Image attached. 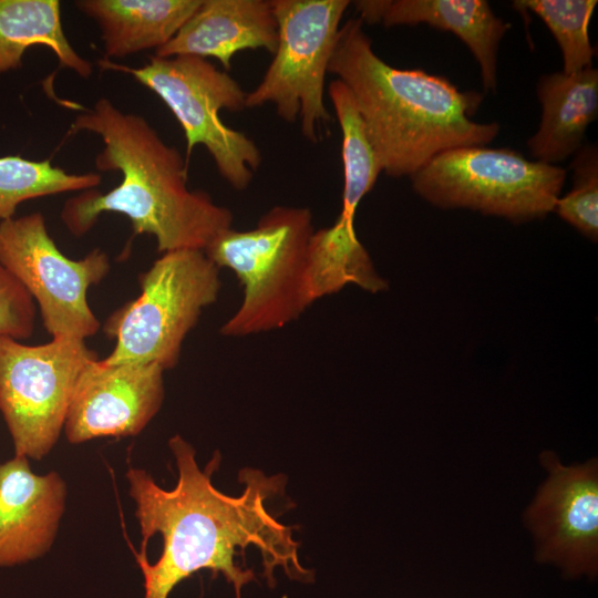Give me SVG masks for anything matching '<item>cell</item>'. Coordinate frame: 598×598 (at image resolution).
<instances>
[{"mask_svg": "<svg viewBox=\"0 0 598 598\" xmlns=\"http://www.w3.org/2000/svg\"><path fill=\"white\" fill-rule=\"evenodd\" d=\"M168 446L178 472L174 488H162L145 470L126 472L142 535L136 561L144 578V598H168L181 581L202 569L221 574L236 598H241L243 587L256 580L252 569L237 563L239 557L245 561L249 547L258 549L270 587L277 568L291 579H313V571L299 561V543L291 527L279 522L267 504L283 493V475L268 476L245 467L238 473L243 492L230 496L212 483L220 463L218 452L200 470L195 448L181 435H174Z\"/></svg>", "mask_w": 598, "mask_h": 598, "instance_id": "6da1fadb", "label": "cell"}, {"mask_svg": "<svg viewBox=\"0 0 598 598\" xmlns=\"http://www.w3.org/2000/svg\"><path fill=\"white\" fill-rule=\"evenodd\" d=\"M92 132L104 143L95 157L100 172L118 171L120 184L68 199L61 219L74 236L86 234L103 213L125 215L133 235H152L161 254L200 249L231 228L233 213L209 194L187 186V162L142 116L124 113L100 99L75 116L70 133Z\"/></svg>", "mask_w": 598, "mask_h": 598, "instance_id": "7a4b0ae2", "label": "cell"}, {"mask_svg": "<svg viewBox=\"0 0 598 598\" xmlns=\"http://www.w3.org/2000/svg\"><path fill=\"white\" fill-rule=\"evenodd\" d=\"M328 72L352 94L383 173L411 177L435 155L489 144L496 122L478 123L483 94L460 91L446 78L384 62L359 18L340 27Z\"/></svg>", "mask_w": 598, "mask_h": 598, "instance_id": "3957f363", "label": "cell"}, {"mask_svg": "<svg viewBox=\"0 0 598 598\" xmlns=\"http://www.w3.org/2000/svg\"><path fill=\"white\" fill-rule=\"evenodd\" d=\"M315 231L307 207L275 206L250 230L229 228L205 248L243 285V299L219 333L240 338L280 329L313 303L308 250Z\"/></svg>", "mask_w": 598, "mask_h": 598, "instance_id": "277c9868", "label": "cell"}, {"mask_svg": "<svg viewBox=\"0 0 598 598\" xmlns=\"http://www.w3.org/2000/svg\"><path fill=\"white\" fill-rule=\"evenodd\" d=\"M220 269L200 249L162 254L138 276L141 293L113 311L102 330L115 340L107 363L152 362L174 369L186 336L216 302Z\"/></svg>", "mask_w": 598, "mask_h": 598, "instance_id": "5b68a950", "label": "cell"}, {"mask_svg": "<svg viewBox=\"0 0 598 598\" xmlns=\"http://www.w3.org/2000/svg\"><path fill=\"white\" fill-rule=\"evenodd\" d=\"M410 178L414 192L435 207L472 209L518 224L554 212L566 171L512 148L475 145L435 155Z\"/></svg>", "mask_w": 598, "mask_h": 598, "instance_id": "8992f818", "label": "cell"}, {"mask_svg": "<svg viewBox=\"0 0 598 598\" xmlns=\"http://www.w3.org/2000/svg\"><path fill=\"white\" fill-rule=\"evenodd\" d=\"M104 69L131 74L152 90L171 110L186 138V162L194 147L203 145L219 175L236 190H245L261 163L256 143L226 125L221 110L246 109L247 93L226 71L195 55L150 56L140 68L100 61Z\"/></svg>", "mask_w": 598, "mask_h": 598, "instance_id": "52a82bcc", "label": "cell"}, {"mask_svg": "<svg viewBox=\"0 0 598 598\" xmlns=\"http://www.w3.org/2000/svg\"><path fill=\"white\" fill-rule=\"evenodd\" d=\"M278 44L262 80L246 97V109L272 104L287 123L317 143L332 116L324 103L326 75L348 0H270Z\"/></svg>", "mask_w": 598, "mask_h": 598, "instance_id": "ba28073f", "label": "cell"}, {"mask_svg": "<svg viewBox=\"0 0 598 598\" xmlns=\"http://www.w3.org/2000/svg\"><path fill=\"white\" fill-rule=\"evenodd\" d=\"M97 359L85 340L30 346L0 337V413L14 455L40 461L55 446L83 369Z\"/></svg>", "mask_w": 598, "mask_h": 598, "instance_id": "9c48e42d", "label": "cell"}, {"mask_svg": "<svg viewBox=\"0 0 598 598\" xmlns=\"http://www.w3.org/2000/svg\"><path fill=\"white\" fill-rule=\"evenodd\" d=\"M0 261L38 305L52 338L85 340L99 331L87 290L109 274L106 252L94 249L82 259L68 258L37 212L0 223Z\"/></svg>", "mask_w": 598, "mask_h": 598, "instance_id": "30bf717a", "label": "cell"}, {"mask_svg": "<svg viewBox=\"0 0 598 598\" xmlns=\"http://www.w3.org/2000/svg\"><path fill=\"white\" fill-rule=\"evenodd\" d=\"M546 477L523 514L535 559L566 578L598 575V461L565 465L551 451L540 454Z\"/></svg>", "mask_w": 598, "mask_h": 598, "instance_id": "8fae6325", "label": "cell"}, {"mask_svg": "<svg viewBox=\"0 0 598 598\" xmlns=\"http://www.w3.org/2000/svg\"><path fill=\"white\" fill-rule=\"evenodd\" d=\"M164 369L152 362L91 361L82 371L63 432L71 444L140 434L165 398Z\"/></svg>", "mask_w": 598, "mask_h": 598, "instance_id": "7c38bea8", "label": "cell"}, {"mask_svg": "<svg viewBox=\"0 0 598 598\" xmlns=\"http://www.w3.org/2000/svg\"><path fill=\"white\" fill-rule=\"evenodd\" d=\"M66 504V484L56 472L39 475L29 458L0 463V567L44 556L56 537Z\"/></svg>", "mask_w": 598, "mask_h": 598, "instance_id": "4fadbf2b", "label": "cell"}, {"mask_svg": "<svg viewBox=\"0 0 598 598\" xmlns=\"http://www.w3.org/2000/svg\"><path fill=\"white\" fill-rule=\"evenodd\" d=\"M364 23L384 27L427 24L448 31L470 49L485 91L497 87V53L511 23L485 0H361L352 2Z\"/></svg>", "mask_w": 598, "mask_h": 598, "instance_id": "5bb4252c", "label": "cell"}, {"mask_svg": "<svg viewBox=\"0 0 598 598\" xmlns=\"http://www.w3.org/2000/svg\"><path fill=\"white\" fill-rule=\"evenodd\" d=\"M277 44L278 27L270 0H202L155 55L214 58L228 71L237 52L264 49L274 54Z\"/></svg>", "mask_w": 598, "mask_h": 598, "instance_id": "9a60e30c", "label": "cell"}, {"mask_svg": "<svg viewBox=\"0 0 598 598\" xmlns=\"http://www.w3.org/2000/svg\"><path fill=\"white\" fill-rule=\"evenodd\" d=\"M536 92L542 115L527 147L536 161L557 165L584 145L587 127L597 118L598 70L544 74Z\"/></svg>", "mask_w": 598, "mask_h": 598, "instance_id": "2e32d148", "label": "cell"}, {"mask_svg": "<svg viewBox=\"0 0 598 598\" xmlns=\"http://www.w3.org/2000/svg\"><path fill=\"white\" fill-rule=\"evenodd\" d=\"M202 0H80L74 4L99 25L105 59L166 44Z\"/></svg>", "mask_w": 598, "mask_h": 598, "instance_id": "e0dca14e", "label": "cell"}, {"mask_svg": "<svg viewBox=\"0 0 598 598\" xmlns=\"http://www.w3.org/2000/svg\"><path fill=\"white\" fill-rule=\"evenodd\" d=\"M58 0H0V73L19 69L25 51L44 45L59 65L82 78L92 73V64L70 44L61 21Z\"/></svg>", "mask_w": 598, "mask_h": 598, "instance_id": "ac0fdd59", "label": "cell"}, {"mask_svg": "<svg viewBox=\"0 0 598 598\" xmlns=\"http://www.w3.org/2000/svg\"><path fill=\"white\" fill-rule=\"evenodd\" d=\"M308 266L313 301L337 293L348 285L372 293L389 287L359 240L353 218L339 215L333 225L313 231Z\"/></svg>", "mask_w": 598, "mask_h": 598, "instance_id": "d6986e66", "label": "cell"}, {"mask_svg": "<svg viewBox=\"0 0 598 598\" xmlns=\"http://www.w3.org/2000/svg\"><path fill=\"white\" fill-rule=\"evenodd\" d=\"M328 95L342 134L343 190L339 215L354 218L360 202L383 171L349 89L336 79L328 86Z\"/></svg>", "mask_w": 598, "mask_h": 598, "instance_id": "ffe728a7", "label": "cell"}, {"mask_svg": "<svg viewBox=\"0 0 598 598\" xmlns=\"http://www.w3.org/2000/svg\"><path fill=\"white\" fill-rule=\"evenodd\" d=\"M99 173H69L50 161H31L20 155L0 157V223L14 217L27 200L74 190L95 188Z\"/></svg>", "mask_w": 598, "mask_h": 598, "instance_id": "44dd1931", "label": "cell"}, {"mask_svg": "<svg viewBox=\"0 0 598 598\" xmlns=\"http://www.w3.org/2000/svg\"><path fill=\"white\" fill-rule=\"evenodd\" d=\"M596 6V0L513 2L515 9L533 12L547 25L561 51L565 73H575L592 66L595 50L589 41L588 25Z\"/></svg>", "mask_w": 598, "mask_h": 598, "instance_id": "7402d4cb", "label": "cell"}, {"mask_svg": "<svg viewBox=\"0 0 598 598\" xmlns=\"http://www.w3.org/2000/svg\"><path fill=\"white\" fill-rule=\"evenodd\" d=\"M573 187L559 197L554 212L592 241L598 238V147L584 144L570 164Z\"/></svg>", "mask_w": 598, "mask_h": 598, "instance_id": "603a6c76", "label": "cell"}, {"mask_svg": "<svg viewBox=\"0 0 598 598\" xmlns=\"http://www.w3.org/2000/svg\"><path fill=\"white\" fill-rule=\"evenodd\" d=\"M35 317L33 299L0 261V337L29 339L34 331Z\"/></svg>", "mask_w": 598, "mask_h": 598, "instance_id": "cb8c5ba5", "label": "cell"}]
</instances>
